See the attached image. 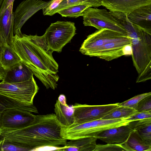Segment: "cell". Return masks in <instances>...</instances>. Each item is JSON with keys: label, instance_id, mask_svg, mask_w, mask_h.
<instances>
[{"label": "cell", "instance_id": "obj_5", "mask_svg": "<svg viewBox=\"0 0 151 151\" xmlns=\"http://www.w3.org/2000/svg\"><path fill=\"white\" fill-rule=\"evenodd\" d=\"M76 30L74 22L57 21L51 23L43 35L50 50L60 52L75 35Z\"/></svg>", "mask_w": 151, "mask_h": 151}, {"label": "cell", "instance_id": "obj_34", "mask_svg": "<svg viewBox=\"0 0 151 151\" xmlns=\"http://www.w3.org/2000/svg\"><path fill=\"white\" fill-rule=\"evenodd\" d=\"M6 43L0 35V65L1 56L4 52L5 46Z\"/></svg>", "mask_w": 151, "mask_h": 151}, {"label": "cell", "instance_id": "obj_29", "mask_svg": "<svg viewBox=\"0 0 151 151\" xmlns=\"http://www.w3.org/2000/svg\"><path fill=\"white\" fill-rule=\"evenodd\" d=\"M124 151L126 150L122 144H108L97 145L93 151Z\"/></svg>", "mask_w": 151, "mask_h": 151}, {"label": "cell", "instance_id": "obj_32", "mask_svg": "<svg viewBox=\"0 0 151 151\" xmlns=\"http://www.w3.org/2000/svg\"><path fill=\"white\" fill-rule=\"evenodd\" d=\"M63 0H51L42 8L43 14L44 15H49L50 13L55 9Z\"/></svg>", "mask_w": 151, "mask_h": 151}, {"label": "cell", "instance_id": "obj_16", "mask_svg": "<svg viewBox=\"0 0 151 151\" xmlns=\"http://www.w3.org/2000/svg\"><path fill=\"white\" fill-rule=\"evenodd\" d=\"M34 73L22 62L6 70V74L2 82L15 83L24 82L33 77Z\"/></svg>", "mask_w": 151, "mask_h": 151}, {"label": "cell", "instance_id": "obj_4", "mask_svg": "<svg viewBox=\"0 0 151 151\" xmlns=\"http://www.w3.org/2000/svg\"><path fill=\"white\" fill-rule=\"evenodd\" d=\"M129 122L120 118L100 119L83 123H74L69 126H63L61 134L63 138L67 140L94 137L104 130L127 124Z\"/></svg>", "mask_w": 151, "mask_h": 151}, {"label": "cell", "instance_id": "obj_23", "mask_svg": "<svg viewBox=\"0 0 151 151\" xmlns=\"http://www.w3.org/2000/svg\"><path fill=\"white\" fill-rule=\"evenodd\" d=\"M21 62L20 58L11 46L6 44L1 56V66L6 70Z\"/></svg>", "mask_w": 151, "mask_h": 151}, {"label": "cell", "instance_id": "obj_12", "mask_svg": "<svg viewBox=\"0 0 151 151\" xmlns=\"http://www.w3.org/2000/svg\"><path fill=\"white\" fill-rule=\"evenodd\" d=\"M128 45H131V40L128 36L104 45L92 52L89 56L111 61L125 55L124 48Z\"/></svg>", "mask_w": 151, "mask_h": 151}, {"label": "cell", "instance_id": "obj_26", "mask_svg": "<svg viewBox=\"0 0 151 151\" xmlns=\"http://www.w3.org/2000/svg\"><path fill=\"white\" fill-rule=\"evenodd\" d=\"M90 7H91L84 4L75 5L64 8L57 13L63 17L77 18L82 16L84 12Z\"/></svg>", "mask_w": 151, "mask_h": 151}, {"label": "cell", "instance_id": "obj_8", "mask_svg": "<svg viewBox=\"0 0 151 151\" xmlns=\"http://www.w3.org/2000/svg\"><path fill=\"white\" fill-rule=\"evenodd\" d=\"M36 115L17 109H6L0 116L1 131H12L24 128L34 120Z\"/></svg>", "mask_w": 151, "mask_h": 151}, {"label": "cell", "instance_id": "obj_13", "mask_svg": "<svg viewBox=\"0 0 151 151\" xmlns=\"http://www.w3.org/2000/svg\"><path fill=\"white\" fill-rule=\"evenodd\" d=\"M151 4V0H102V6L110 11L128 14L141 7Z\"/></svg>", "mask_w": 151, "mask_h": 151}, {"label": "cell", "instance_id": "obj_9", "mask_svg": "<svg viewBox=\"0 0 151 151\" xmlns=\"http://www.w3.org/2000/svg\"><path fill=\"white\" fill-rule=\"evenodd\" d=\"M118 106V103L99 105L75 104L74 109V123H83L102 119Z\"/></svg>", "mask_w": 151, "mask_h": 151}, {"label": "cell", "instance_id": "obj_35", "mask_svg": "<svg viewBox=\"0 0 151 151\" xmlns=\"http://www.w3.org/2000/svg\"><path fill=\"white\" fill-rule=\"evenodd\" d=\"M58 100L62 104L67 105L66 98L65 96L63 94H60L58 97Z\"/></svg>", "mask_w": 151, "mask_h": 151}, {"label": "cell", "instance_id": "obj_15", "mask_svg": "<svg viewBox=\"0 0 151 151\" xmlns=\"http://www.w3.org/2000/svg\"><path fill=\"white\" fill-rule=\"evenodd\" d=\"M127 14L132 23L151 33V4L141 7Z\"/></svg>", "mask_w": 151, "mask_h": 151}, {"label": "cell", "instance_id": "obj_14", "mask_svg": "<svg viewBox=\"0 0 151 151\" xmlns=\"http://www.w3.org/2000/svg\"><path fill=\"white\" fill-rule=\"evenodd\" d=\"M133 130L127 124L104 130L94 137L108 144H122L126 141Z\"/></svg>", "mask_w": 151, "mask_h": 151}, {"label": "cell", "instance_id": "obj_27", "mask_svg": "<svg viewBox=\"0 0 151 151\" xmlns=\"http://www.w3.org/2000/svg\"><path fill=\"white\" fill-rule=\"evenodd\" d=\"M33 148L6 141L4 139L0 141V151H33Z\"/></svg>", "mask_w": 151, "mask_h": 151}, {"label": "cell", "instance_id": "obj_25", "mask_svg": "<svg viewBox=\"0 0 151 151\" xmlns=\"http://www.w3.org/2000/svg\"><path fill=\"white\" fill-rule=\"evenodd\" d=\"M135 109L128 107L119 106L104 117L103 119H124L137 112Z\"/></svg>", "mask_w": 151, "mask_h": 151}, {"label": "cell", "instance_id": "obj_21", "mask_svg": "<svg viewBox=\"0 0 151 151\" xmlns=\"http://www.w3.org/2000/svg\"><path fill=\"white\" fill-rule=\"evenodd\" d=\"M126 151H150L151 145L145 142L133 130L126 141L122 144Z\"/></svg>", "mask_w": 151, "mask_h": 151}, {"label": "cell", "instance_id": "obj_36", "mask_svg": "<svg viewBox=\"0 0 151 151\" xmlns=\"http://www.w3.org/2000/svg\"><path fill=\"white\" fill-rule=\"evenodd\" d=\"M6 74V70L0 65V78L2 79H4Z\"/></svg>", "mask_w": 151, "mask_h": 151}, {"label": "cell", "instance_id": "obj_2", "mask_svg": "<svg viewBox=\"0 0 151 151\" xmlns=\"http://www.w3.org/2000/svg\"><path fill=\"white\" fill-rule=\"evenodd\" d=\"M63 126L54 114L37 115L31 124L24 128L1 131L0 137L1 139L31 147L33 150L45 146H63L67 140L61 135Z\"/></svg>", "mask_w": 151, "mask_h": 151}, {"label": "cell", "instance_id": "obj_28", "mask_svg": "<svg viewBox=\"0 0 151 151\" xmlns=\"http://www.w3.org/2000/svg\"><path fill=\"white\" fill-rule=\"evenodd\" d=\"M150 94L151 92L139 94L122 102L117 103L119 106L128 107L136 110L138 103L142 99Z\"/></svg>", "mask_w": 151, "mask_h": 151}, {"label": "cell", "instance_id": "obj_1", "mask_svg": "<svg viewBox=\"0 0 151 151\" xmlns=\"http://www.w3.org/2000/svg\"><path fill=\"white\" fill-rule=\"evenodd\" d=\"M11 47L21 62L34 73L47 89L57 88L58 65L43 35L15 34Z\"/></svg>", "mask_w": 151, "mask_h": 151}, {"label": "cell", "instance_id": "obj_3", "mask_svg": "<svg viewBox=\"0 0 151 151\" xmlns=\"http://www.w3.org/2000/svg\"><path fill=\"white\" fill-rule=\"evenodd\" d=\"M124 28L131 40L132 56L138 74L136 82H145L151 78V33L127 23Z\"/></svg>", "mask_w": 151, "mask_h": 151}, {"label": "cell", "instance_id": "obj_31", "mask_svg": "<svg viewBox=\"0 0 151 151\" xmlns=\"http://www.w3.org/2000/svg\"><path fill=\"white\" fill-rule=\"evenodd\" d=\"M148 118H151V110L147 111L137 112L124 119L129 121H131Z\"/></svg>", "mask_w": 151, "mask_h": 151}, {"label": "cell", "instance_id": "obj_20", "mask_svg": "<svg viewBox=\"0 0 151 151\" xmlns=\"http://www.w3.org/2000/svg\"><path fill=\"white\" fill-rule=\"evenodd\" d=\"M55 114L60 123L63 126H70L75 122L74 109L72 106L61 104L58 100L55 105Z\"/></svg>", "mask_w": 151, "mask_h": 151}, {"label": "cell", "instance_id": "obj_30", "mask_svg": "<svg viewBox=\"0 0 151 151\" xmlns=\"http://www.w3.org/2000/svg\"><path fill=\"white\" fill-rule=\"evenodd\" d=\"M136 110L137 112L151 110V94L144 97L138 103Z\"/></svg>", "mask_w": 151, "mask_h": 151}, {"label": "cell", "instance_id": "obj_18", "mask_svg": "<svg viewBox=\"0 0 151 151\" xmlns=\"http://www.w3.org/2000/svg\"><path fill=\"white\" fill-rule=\"evenodd\" d=\"M97 139L94 137H88L70 140L63 146L60 151H93Z\"/></svg>", "mask_w": 151, "mask_h": 151}, {"label": "cell", "instance_id": "obj_22", "mask_svg": "<svg viewBox=\"0 0 151 151\" xmlns=\"http://www.w3.org/2000/svg\"><path fill=\"white\" fill-rule=\"evenodd\" d=\"M127 124L136 130L145 142L151 145V118L131 121Z\"/></svg>", "mask_w": 151, "mask_h": 151}, {"label": "cell", "instance_id": "obj_11", "mask_svg": "<svg viewBox=\"0 0 151 151\" xmlns=\"http://www.w3.org/2000/svg\"><path fill=\"white\" fill-rule=\"evenodd\" d=\"M49 1L41 0H25L17 6L14 14V33H21V29L33 15L46 5Z\"/></svg>", "mask_w": 151, "mask_h": 151}, {"label": "cell", "instance_id": "obj_38", "mask_svg": "<svg viewBox=\"0 0 151 151\" xmlns=\"http://www.w3.org/2000/svg\"><path fill=\"white\" fill-rule=\"evenodd\" d=\"M1 80H2V79L1 78H0V81H1Z\"/></svg>", "mask_w": 151, "mask_h": 151}, {"label": "cell", "instance_id": "obj_19", "mask_svg": "<svg viewBox=\"0 0 151 151\" xmlns=\"http://www.w3.org/2000/svg\"><path fill=\"white\" fill-rule=\"evenodd\" d=\"M17 109L32 113H37V109L33 104L21 102L0 93V116L4 110ZM1 130L0 125V132Z\"/></svg>", "mask_w": 151, "mask_h": 151}, {"label": "cell", "instance_id": "obj_6", "mask_svg": "<svg viewBox=\"0 0 151 151\" xmlns=\"http://www.w3.org/2000/svg\"><path fill=\"white\" fill-rule=\"evenodd\" d=\"M82 16L84 26L93 27L98 30L107 29L127 35L123 27L106 9L90 7Z\"/></svg>", "mask_w": 151, "mask_h": 151}, {"label": "cell", "instance_id": "obj_10", "mask_svg": "<svg viewBox=\"0 0 151 151\" xmlns=\"http://www.w3.org/2000/svg\"><path fill=\"white\" fill-rule=\"evenodd\" d=\"M128 36L107 29L99 30L87 37L79 51L83 55H89L93 51L104 45L119 40Z\"/></svg>", "mask_w": 151, "mask_h": 151}, {"label": "cell", "instance_id": "obj_33", "mask_svg": "<svg viewBox=\"0 0 151 151\" xmlns=\"http://www.w3.org/2000/svg\"><path fill=\"white\" fill-rule=\"evenodd\" d=\"M14 0H3L0 9V15L12 4L13 3Z\"/></svg>", "mask_w": 151, "mask_h": 151}, {"label": "cell", "instance_id": "obj_17", "mask_svg": "<svg viewBox=\"0 0 151 151\" xmlns=\"http://www.w3.org/2000/svg\"><path fill=\"white\" fill-rule=\"evenodd\" d=\"M13 4L0 15V35L8 45H11L14 34Z\"/></svg>", "mask_w": 151, "mask_h": 151}, {"label": "cell", "instance_id": "obj_37", "mask_svg": "<svg viewBox=\"0 0 151 151\" xmlns=\"http://www.w3.org/2000/svg\"><path fill=\"white\" fill-rule=\"evenodd\" d=\"M3 0H0V9L3 2Z\"/></svg>", "mask_w": 151, "mask_h": 151}, {"label": "cell", "instance_id": "obj_7", "mask_svg": "<svg viewBox=\"0 0 151 151\" xmlns=\"http://www.w3.org/2000/svg\"><path fill=\"white\" fill-rule=\"evenodd\" d=\"M39 89L33 77L29 80L18 83L0 82V93L18 101L33 104Z\"/></svg>", "mask_w": 151, "mask_h": 151}, {"label": "cell", "instance_id": "obj_24", "mask_svg": "<svg viewBox=\"0 0 151 151\" xmlns=\"http://www.w3.org/2000/svg\"><path fill=\"white\" fill-rule=\"evenodd\" d=\"M102 0H63L58 6L50 13L49 16H52L65 8L75 5L84 4L91 7H98L102 6Z\"/></svg>", "mask_w": 151, "mask_h": 151}]
</instances>
